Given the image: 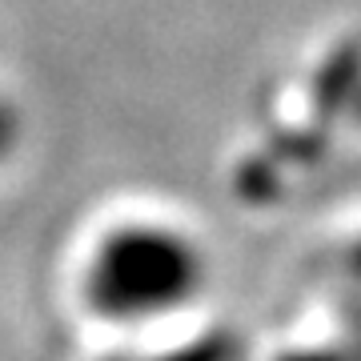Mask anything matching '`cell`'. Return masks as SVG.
Returning <instances> with one entry per match:
<instances>
[{"instance_id": "obj_3", "label": "cell", "mask_w": 361, "mask_h": 361, "mask_svg": "<svg viewBox=\"0 0 361 361\" xmlns=\"http://www.w3.org/2000/svg\"><path fill=\"white\" fill-rule=\"evenodd\" d=\"M353 269L361 273V249H357V253H353Z\"/></svg>"}, {"instance_id": "obj_1", "label": "cell", "mask_w": 361, "mask_h": 361, "mask_svg": "<svg viewBox=\"0 0 361 361\" xmlns=\"http://www.w3.org/2000/svg\"><path fill=\"white\" fill-rule=\"evenodd\" d=\"M201 277L205 265L193 241L161 225H125L97 245L85 293L97 313L133 322L177 310L197 293Z\"/></svg>"}, {"instance_id": "obj_2", "label": "cell", "mask_w": 361, "mask_h": 361, "mask_svg": "<svg viewBox=\"0 0 361 361\" xmlns=\"http://www.w3.org/2000/svg\"><path fill=\"white\" fill-rule=\"evenodd\" d=\"M13 133H16V121H13V113L4 109V101H0V157L13 149Z\"/></svg>"}]
</instances>
